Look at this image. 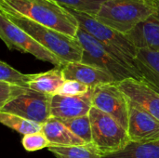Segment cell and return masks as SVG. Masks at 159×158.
Segmentation results:
<instances>
[{"instance_id": "1", "label": "cell", "mask_w": 159, "mask_h": 158, "mask_svg": "<svg viewBox=\"0 0 159 158\" xmlns=\"http://www.w3.org/2000/svg\"><path fill=\"white\" fill-rule=\"evenodd\" d=\"M0 9L9 20L25 31L39 45L54 54L61 61L62 65L67 62L81 61L83 49L75 37L36 23L3 6H0Z\"/></svg>"}, {"instance_id": "2", "label": "cell", "mask_w": 159, "mask_h": 158, "mask_svg": "<svg viewBox=\"0 0 159 158\" xmlns=\"http://www.w3.org/2000/svg\"><path fill=\"white\" fill-rule=\"evenodd\" d=\"M0 6L72 37L79 29L73 14L54 0H0Z\"/></svg>"}, {"instance_id": "3", "label": "cell", "mask_w": 159, "mask_h": 158, "mask_svg": "<svg viewBox=\"0 0 159 158\" xmlns=\"http://www.w3.org/2000/svg\"><path fill=\"white\" fill-rule=\"evenodd\" d=\"M158 7L157 0H107L94 18L101 23L127 34L152 16Z\"/></svg>"}, {"instance_id": "4", "label": "cell", "mask_w": 159, "mask_h": 158, "mask_svg": "<svg viewBox=\"0 0 159 158\" xmlns=\"http://www.w3.org/2000/svg\"><path fill=\"white\" fill-rule=\"evenodd\" d=\"M75 38L78 40L83 49L82 63L97 67L106 72L115 79L116 83L128 78L143 81L141 74L136 69L124 62L87 32L79 28Z\"/></svg>"}, {"instance_id": "5", "label": "cell", "mask_w": 159, "mask_h": 158, "mask_svg": "<svg viewBox=\"0 0 159 158\" xmlns=\"http://www.w3.org/2000/svg\"><path fill=\"white\" fill-rule=\"evenodd\" d=\"M67 9L77 20L80 29L94 37L124 62L136 69L134 65V59L136 57L137 48L133 46L126 34L101 23L92 16L76 12L69 8Z\"/></svg>"}, {"instance_id": "6", "label": "cell", "mask_w": 159, "mask_h": 158, "mask_svg": "<svg viewBox=\"0 0 159 158\" xmlns=\"http://www.w3.org/2000/svg\"><path fill=\"white\" fill-rule=\"evenodd\" d=\"M89 117L91 125L92 144L102 156L118 152L130 142L128 130L109 115L92 106Z\"/></svg>"}, {"instance_id": "7", "label": "cell", "mask_w": 159, "mask_h": 158, "mask_svg": "<svg viewBox=\"0 0 159 158\" xmlns=\"http://www.w3.org/2000/svg\"><path fill=\"white\" fill-rule=\"evenodd\" d=\"M0 39L8 49L29 53L37 60L49 62L55 67L62 66L61 61L54 54L43 47L25 31L9 20L2 11H0Z\"/></svg>"}, {"instance_id": "8", "label": "cell", "mask_w": 159, "mask_h": 158, "mask_svg": "<svg viewBox=\"0 0 159 158\" xmlns=\"http://www.w3.org/2000/svg\"><path fill=\"white\" fill-rule=\"evenodd\" d=\"M50 102L51 96L26 88L7 102L0 112L10 113L43 126L51 117Z\"/></svg>"}, {"instance_id": "9", "label": "cell", "mask_w": 159, "mask_h": 158, "mask_svg": "<svg viewBox=\"0 0 159 158\" xmlns=\"http://www.w3.org/2000/svg\"><path fill=\"white\" fill-rule=\"evenodd\" d=\"M92 106L112 116L128 130L129 101L116 83L92 88Z\"/></svg>"}, {"instance_id": "10", "label": "cell", "mask_w": 159, "mask_h": 158, "mask_svg": "<svg viewBox=\"0 0 159 158\" xmlns=\"http://www.w3.org/2000/svg\"><path fill=\"white\" fill-rule=\"evenodd\" d=\"M128 134L132 142H159V121L144 109L129 101Z\"/></svg>"}, {"instance_id": "11", "label": "cell", "mask_w": 159, "mask_h": 158, "mask_svg": "<svg viewBox=\"0 0 159 158\" xmlns=\"http://www.w3.org/2000/svg\"><path fill=\"white\" fill-rule=\"evenodd\" d=\"M133 103L139 105L159 121V92L144 81L128 78L116 83Z\"/></svg>"}, {"instance_id": "12", "label": "cell", "mask_w": 159, "mask_h": 158, "mask_svg": "<svg viewBox=\"0 0 159 158\" xmlns=\"http://www.w3.org/2000/svg\"><path fill=\"white\" fill-rule=\"evenodd\" d=\"M92 107V88L84 95L64 96L56 94L51 96L50 115L51 117L60 120L74 119L85 115Z\"/></svg>"}, {"instance_id": "13", "label": "cell", "mask_w": 159, "mask_h": 158, "mask_svg": "<svg viewBox=\"0 0 159 158\" xmlns=\"http://www.w3.org/2000/svg\"><path fill=\"white\" fill-rule=\"evenodd\" d=\"M61 68L65 80L77 81L89 88L116 83L115 79L106 72L97 67L82 63L81 61L67 62Z\"/></svg>"}, {"instance_id": "14", "label": "cell", "mask_w": 159, "mask_h": 158, "mask_svg": "<svg viewBox=\"0 0 159 158\" xmlns=\"http://www.w3.org/2000/svg\"><path fill=\"white\" fill-rule=\"evenodd\" d=\"M126 35L136 48H149L159 52V7L152 16Z\"/></svg>"}, {"instance_id": "15", "label": "cell", "mask_w": 159, "mask_h": 158, "mask_svg": "<svg viewBox=\"0 0 159 158\" xmlns=\"http://www.w3.org/2000/svg\"><path fill=\"white\" fill-rule=\"evenodd\" d=\"M134 65L143 81L159 92V52L149 48H137Z\"/></svg>"}, {"instance_id": "16", "label": "cell", "mask_w": 159, "mask_h": 158, "mask_svg": "<svg viewBox=\"0 0 159 158\" xmlns=\"http://www.w3.org/2000/svg\"><path fill=\"white\" fill-rule=\"evenodd\" d=\"M42 132L46 136L50 146H75L86 144L58 118L50 117L42 126Z\"/></svg>"}, {"instance_id": "17", "label": "cell", "mask_w": 159, "mask_h": 158, "mask_svg": "<svg viewBox=\"0 0 159 158\" xmlns=\"http://www.w3.org/2000/svg\"><path fill=\"white\" fill-rule=\"evenodd\" d=\"M65 79L61 67H55L49 71L33 74L30 76L28 88L36 92L53 96L59 93Z\"/></svg>"}, {"instance_id": "18", "label": "cell", "mask_w": 159, "mask_h": 158, "mask_svg": "<svg viewBox=\"0 0 159 158\" xmlns=\"http://www.w3.org/2000/svg\"><path fill=\"white\" fill-rule=\"evenodd\" d=\"M102 158H159V142L139 143L129 142L122 150Z\"/></svg>"}, {"instance_id": "19", "label": "cell", "mask_w": 159, "mask_h": 158, "mask_svg": "<svg viewBox=\"0 0 159 158\" xmlns=\"http://www.w3.org/2000/svg\"><path fill=\"white\" fill-rule=\"evenodd\" d=\"M48 150L56 158H102L92 143L75 146H49Z\"/></svg>"}, {"instance_id": "20", "label": "cell", "mask_w": 159, "mask_h": 158, "mask_svg": "<svg viewBox=\"0 0 159 158\" xmlns=\"http://www.w3.org/2000/svg\"><path fill=\"white\" fill-rule=\"evenodd\" d=\"M0 123L23 136L42 131V125L26 120L10 113L0 112Z\"/></svg>"}, {"instance_id": "21", "label": "cell", "mask_w": 159, "mask_h": 158, "mask_svg": "<svg viewBox=\"0 0 159 158\" xmlns=\"http://www.w3.org/2000/svg\"><path fill=\"white\" fill-rule=\"evenodd\" d=\"M61 121L75 136L81 139L86 144L92 143L91 125L89 115Z\"/></svg>"}, {"instance_id": "22", "label": "cell", "mask_w": 159, "mask_h": 158, "mask_svg": "<svg viewBox=\"0 0 159 158\" xmlns=\"http://www.w3.org/2000/svg\"><path fill=\"white\" fill-rule=\"evenodd\" d=\"M71 10L94 17L107 0H54Z\"/></svg>"}, {"instance_id": "23", "label": "cell", "mask_w": 159, "mask_h": 158, "mask_svg": "<svg viewBox=\"0 0 159 158\" xmlns=\"http://www.w3.org/2000/svg\"><path fill=\"white\" fill-rule=\"evenodd\" d=\"M30 76L31 74H22L9 64L0 61V82L28 88Z\"/></svg>"}, {"instance_id": "24", "label": "cell", "mask_w": 159, "mask_h": 158, "mask_svg": "<svg viewBox=\"0 0 159 158\" xmlns=\"http://www.w3.org/2000/svg\"><path fill=\"white\" fill-rule=\"evenodd\" d=\"M21 144L27 152H35L50 146L42 131L24 135L21 139Z\"/></svg>"}, {"instance_id": "25", "label": "cell", "mask_w": 159, "mask_h": 158, "mask_svg": "<svg viewBox=\"0 0 159 158\" xmlns=\"http://www.w3.org/2000/svg\"><path fill=\"white\" fill-rule=\"evenodd\" d=\"M27 88L0 82V111L12 99L22 93Z\"/></svg>"}, {"instance_id": "26", "label": "cell", "mask_w": 159, "mask_h": 158, "mask_svg": "<svg viewBox=\"0 0 159 158\" xmlns=\"http://www.w3.org/2000/svg\"><path fill=\"white\" fill-rule=\"evenodd\" d=\"M91 88L74 80H65L58 94L64 96H79L89 91Z\"/></svg>"}, {"instance_id": "27", "label": "cell", "mask_w": 159, "mask_h": 158, "mask_svg": "<svg viewBox=\"0 0 159 158\" xmlns=\"http://www.w3.org/2000/svg\"><path fill=\"white\" fill-rule=\"evenodd\" d=\"M157 1H158V2H159V0H157Z\"/></svg>"}, {"instance_id": "28", "label": "cell", "mask_w": 159, "mask_h": 158, "mask_svg": "<svg viewBox=\"0 0 159 158\" xmlns=\"http://www.w3.org/2000/svg\"><path fill=\"white\" fill-rule=\"evenodd\" d=\"M0 11H1V9H0Z\"/></svg>"}]
</instances>
